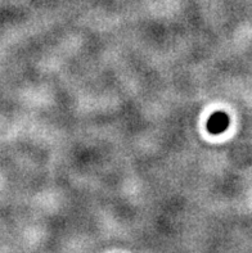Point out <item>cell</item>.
Wrapping results in <instances>:
<instances>
[{
	"instance_id": "1",
	"label": "cell",
	"mask_w": 252,
	"mask_h": 253,
	"mask_svg": "<svg viewBox=\"0 0 252 253\" xmlns=\"http://www.w3.org/2000/svg\"><path fill=\"white\" fill-rule=\"evenodd\" d=\"M229 116L223 111H219L210 116V119L207 120V124H206V128L211 135H219L223 134L229 127Z\"/></svg>"
}]
</instances>
